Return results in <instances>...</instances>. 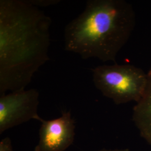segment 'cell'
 <instances>
[{
    "label": "cell",
    "mask_w": 151,
    "mask_h": 151,
    "mask_svg": "<svg viewBox=\"0 0 151 151\" xmlns=\"http://www.w3.org/2000/svg\"><path fill=\"white\" fill-rule=\"evenodd\" d=\"M135 25V12L127 1L88 0L83 11L65 27V50L84 60L115 63Z\"/></svg>",
    "instance_id": "cell-2"
},
{
    "label": "cell",
    "mask_w": 151,
    "mask_h": 151,
    "mask_svg": "<svg viewBox=\"0 0 151 151\" xmlns=\"http://www.w3.org/2000/svg\"><path fill=\"white\" fill-rule=\"evenodd\" d=\"M0 151H14L10 138L6 137L0 142Z\"/></svg>",
    "instance_id": "cell-7"
},
{
    "label": "cell",
    "mask_w": 151,
    "mask_h": 151,
    "mask_svg": "<svg viewBox=\"0 0 151 151\" xmlns=\"http://www.w3.org/2000/svg\"><path fill=\"white\" fill-rule=\"evenodd\" d=\"M33 5L37 6H47L55 4L58 2L57 1H30Z\"/></svg>",
    "instance_id": "cell-8"
},
{
    "label": "cell",
    "mask_w": 151,
    "mask_h": 151,
    "mask_svg": "<svg viewBox=\"0 0 151 151\" xmlns=\"http://www.w3.org/2000/svg\"><path fill=\"white\" fill-rule=\"evenodd\" d=\"M39 140L34 151H65L73 143L75 122L70 111L50 120L39 119Z\"/></svg>",
    "instance_id": "cell-5"
},
{
    "label": "cell",
    "mask_w": 151,
    "mask_h": 151,
    "mask_svg": "<svg viewBox=\"0 0 151 151\" xmlns=\"http://www.w3.org/2000/svg\"><path fill=\"white\" fill-rule=\"evenodd\" d=\"M39 92L34 88L0 95V134L32 119L39 120Z\"/></svg>",
    "instance_id": "cell-4"
},
{
    "label": "cell",
    "mask_w": 151,
    "mask_h": 151,
    "mask_svg": "<svg viewBox=\"0 0 151 151\" xmlns=\"http://www.w3.org/2000/svg\"><path fill=\"white\" fill-rule=\"evenodd\" d=\"M132 119L140 136L151 146V67L145 92L133 109Z\"/></svg>",
    "instance_id": "cell-6"
},
{
    "label": "cell",
    "mask_w": 151,
    "mask_h": 151,
    "mask_svg": "<svg viewBox=\"0 0 151 151\" xmlns=\"http://www.w3.org/2000/svg\"><path fill=\"white\" fill-rule=\"evenodd\" d=\"M98 151H130L128 148H124V149H116V150H106V149H103Z\"/></svg>",
    "instance_id": "cell-9"
},
{
    "label": "cell",
    "mask_w": 151,
    "mask_h": 151,
    "mask_svg": "<svg viewBox=\"0 0 151 151\" xmlns=\"http://www.w3.org/2000/svg\"><path fill=\"white\" fill-rule=\"evenodd\" d=\"M51 23L30 1H0V95L25 89L48 61Z\"/></svg>",
    "instance_id": "cell-1"
},
{
    "label": "cell",
    "mask_w": 151,
    "mask_h": 151,
    "mask_svg": "<svg viewBox=\"0 0 151 151\" xmlns=\"http://www.w3.org/2000/svg\"><path fill=\"white\" fill-rule=\"evenodd\" d=\"M91 71L96 88L116 105L137 103L145 91L147 73L134 65L115 63L97 66Z\"/></svg>",
    "instance_id": "cell-3"
}]
</instances>
